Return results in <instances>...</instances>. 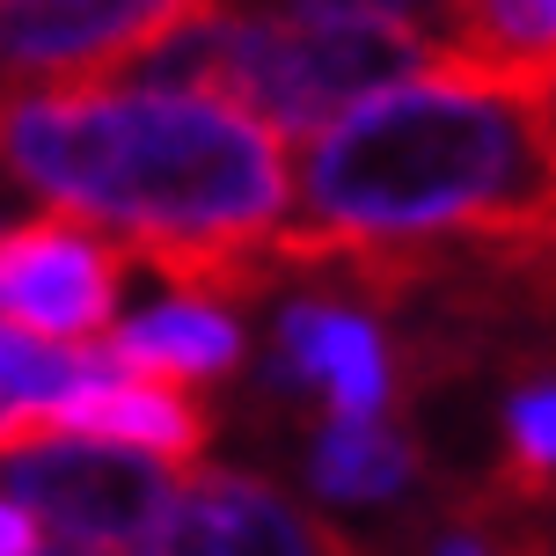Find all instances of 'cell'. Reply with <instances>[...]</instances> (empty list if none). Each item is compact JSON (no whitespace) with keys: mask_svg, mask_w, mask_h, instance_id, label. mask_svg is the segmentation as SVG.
I'll list each match as a JSON object with an SVG mask.
<instances>
[{"mask_svg":"<svg viewBox=\"0 0 556 556\" xmlns=\"http://www.w3.org/2000/svg\"><path fill=\"white\" fill-rule=\"evenodd\" d=\"M381 8H395V0H381Z\"/></svg>","mask_w":556,"mask_h":556,"instance_id":"obj_16","label":"cell"},{"mask_svg":"<svg viewBox=\"0 0 556 556\" xmlns=\"http://www.w3.org/2000/svg\"><path fill=\"white\" fill-rule=\"evenodd\" d=\"M307 476H315V491L323 498H352V505H381L395 491H410L417 476V446L403 432H389L381 417H366V425H323L315 446H307Z\"/></svg>","mask_w":556,"mask_h":556,"instance_id":"obj_11","label":"cell"},{"mask_svg":"<svg viewBox=\"0 0 556 556\" xmlns=\"http://www.w3.org/2000/svg\"><path fill=\"white\" fill-rule=\"evenodd\" d=\"M8 498L23 505L37 528H52L59 542L81 549H139L162 528L168 498H176V469L147 462L132 446H103V440H45L0 462Z\"/></svg>","mask_w":556,"mask_h":556,"instance_id":"obj_3","label":"cell"},{"mask_svg":"<svg viewBox=\"0 0 556 556\" xmlns=\"http://www.w3.org/2000/svg\"><path fill=\"white\" fill-rule=\"evenodd\" d=\"M491 491H505L520 505L556 498V381H528L505 403V462Z\"/></svg>","mask_w":556,"mask_h":556,"instance_id":"obj_12","label":"cell"},{"mask_svg":"<svg viewBox=\"0 0 556 556\" xmlns=\"http://www.w3.org/2000/svg\"><path fill=\"white\" fill-rule=\"evenodd\" d=\"M37 556H111V549H81V542H52V549H37Z\"/></svg>","mask_w":556,"mask_h":556,"instance_id":"obj_15","label":"cell"},{"mask_svg":"<svg viewBox=\"0 0 556 556\" xmlns=\"http://www.w3.org/2000/svg\"><path fill=\"white\" fill-rule=\"evenodd\" d=\"M278 381L315 389L323 417L366 425L395 403V352L381 323L344 301H293L278 315Z\"/></svg>","mask_w":556,"mask_h":556,"instance_id":"obj_7","label":"cell"},{"mask_svg":"<svg viewBox=\"0 0 556 556\" xmlns=\"http://www.w3.org/2000/svg\"><path fill=\"white\" fill-rule=\"evenodd\" d=\"M0 168L52 213L132 242L191 301H250L278 278L286 147L205 88H0Z\"/></svg>","mask_w":556,"mask_h":556,"instance_id":"obj_2","label":"cell"},{"mask_svg":"<svg viewBox=\"0 0 556 556\" xmlns=\"http://www.w3.org/2000/svg\"><path fill=\"white\" fill-rule=\"evenodd\" d=\"M220 0H0V81L88 88L111 66L154 59Z\"/></svg>","mask_w":556,"mask_h":556,"instance_id":"obj_4","label":"cell"},{"mask_svg":"<svg viewBox=\"0 0 556 556\" xmlns=\"http://www.w3.org/2000/svg\"><path fill=\"white\" fill-rule=\"evenodd\" d=\"M52 432L59 440H103V446H132L147 462H198L213 440V410L184 395L176 381H147V374H88L81 389H66L52 403Z\"/></svg>","mask_w":556,"mask_h":556,"instance_id":"obj_9","label":"cell"},{"mask_svg":"<svg viewBox=\"0 0 556 556\" xmlns=\"http://www.w3.org/2000/svg\"><path fill=\"white\" fill-rule=\"evenodd\" d=\"M432 66L549 111L556 103V0H440Z\"/></svg>","mask_w":556,"mask_h":556,"instance_id":"obj_8","label":"cell"},{"mask_svg":"<svg viewBox=\"0 0 556 556\" xmlns=\"http://www.w3.org/2000/svg\"><path fill=\"white\" fill-rule=\"evenodd\" d=\"M139 556H359L344 534L286 498L278 483L242 469H191L176 476L162 528L139 542Z\"/></svg>","mask_w":556,"mask_h":556,"instance_id":"obj_6","label":"cell"},{"mask_svg":"<svg viewBox=\"0 0 556 556\" xmlns=\"http://www.w3.org/2000/svg\"><path fill=\"white\" fill-rule=\"evenodd\" d=\"M125 250L96 227L66 220H15L0 227V330L37 344H96L117 323Z\"/></svg>","mask_w":556,"mask_h":556,"instance_id":"obj_5","label":"cell"},{"mask_svg":"<svg viewBox=\"0 0 556 556\" xmlns=\"http://www.w3.org/2000/svg\"><path fill=\"white\" fill-rule=\"evenodd\" d=\"M542 147H549V176H556V103L542 111Z\"/></svg>","mask_w":556,"mask_h":556,"instance_id":"obj_14","label":"cell"},{"mask_svg":"<svg viewBox=\"0 0 556 556\" xmlns=\"http://www.w3.org/2000/svg\"><path fill=\"white\" fill-rule=\"evenodd\" d=\"M96 352L117 374H147V381H220L242 366V323L220 301H191V293H168L147 315H125L96 337Z\"/></svg>","mask_w":556,"mask_h":556,"instance_id":"obj_10","label":"cell"},{"mask_svg":"<svg viewBox=\"0 0 556 556\" xmlns=\"http://www.w3.org/2000/svg\"><path fill=\"white\" fill-rule=\"evenodd\" d=\"M556 227L542 111L446 66L366 96L307 139L278 271H344L366 301H410L446 256H491Z\"/></svg>","mask_w":556,"mask_h":556,"instance_id":"obj_1","label":"cell"},{"mask_svg":"<svg viewBox=\"0 0 556 556\" xmlns=\"http://www.w3.org/2000/svg\"><path fill=\"white\" fill-rule=\"evenodd\" d=\"M37 549H45V528L15 498H0V556H37Z\"/></svg>","mask_w":556,"mask_h":556,"instance_id":"obj_13","label":"cell"}]
</instances>
